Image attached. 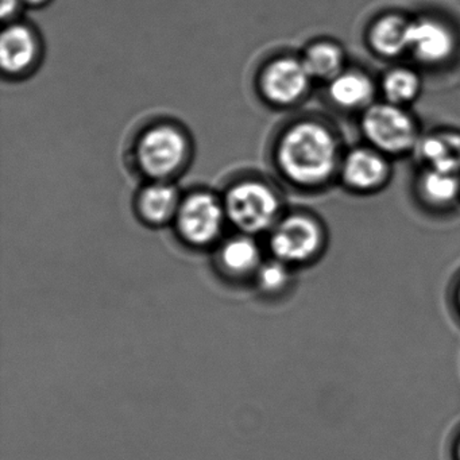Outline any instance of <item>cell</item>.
<instances>
[{"label": "cell", "instance_id": "6da1fadb", "mask_svg": "<svg viewBox=\"0 0 460 460\" xmlns=\"http://www.w3.org/2000/svg\"><path fill=\"white\" fill-rule=\"evenodd\" d=\"M341 144L324 123L301 120L290 126L279 139L277 161L285 177L314 188L327 184L341 168Z\"/></svg>", "mask_w": 460, "mask_h": 460}, {"label": "cell", "instance_id": "7a4b0ae2", "mask_svg": "<svg viewBox=\"0 0 460 460\" xmlns=\"http://www.w3.org/2000/svg\"><path fill=\"white\" fill-rule=\"evenodd\" d=\"M360 131L367 145L387 157L411 155L421 137L408 109L386 101L374 102L362 111Z\"/></svg>", "mask_w": 460, "mask_h": 460}, {"label": "cell", "instance_id": "3957f363", "mask_svg": "<svg viewBox=\"0 0 460 460\" xmlns=\"http://www.w3.org/2000/svg\"><path fill=\"white\" fill-rule=\"evenodd\" d=\"M324 244L322 223L303 214L285 217L274 228L270 238V249L276 260L289 266L304 265L316 260Z\"/></svg>", "mask_w": 460, "mask_h": 460}, {"label": "cell", "instance_id": "277c9868", "mask_svg": "<svg viewBox=\"0 0 460 460\" xmlns=\"http://www.w3.org/2000/svg\"><path fill=\"white\" fill-rule=\"evenodd\" d=\"M226 214L242 231L261 233L273 226L279 217V199L263 182H239L226 198Z\"/></svg>", "mask_w": 460, "mask_h": 460}, {"label": "cell", "instance_id": "5b68a950", "mask_svg": "<svg viewBox=\"0 0 460 460\" xmlns=\"http://www.w3.org/2000/svg\"><path fill=\"white\" fill-rule=\"evenodd\" d=\"M188 144L184 134L173 126H155L139 139V165L145 173L157 179L171 176L179 171L187 157Z\"/></svg>", "mask_w": 460, "mask_h": 460}, {"label": "cell", "instance_id": "8992f818", "mask_svg": "<svg viewBox=\"0 0 460 460\" xmlns=\"http://www.w3.org/2000/svg\"><path fill=\"white\" fill-rule=\"evenodd\" d=\"M456 49V34L446 21L433 15L411 18L408 53L420 64L443 66L454 58Z\"/></svg>", "mask_w": 460, "mask_h": 460}, {"label": "cell", "instance_id": "52a82bcc", "mask_svg": "<svg viewBox=\"0 0 460 460\" xmlns=\"http://www.w3.org/2000/svg\"><path fill=\"white\" fill-rule=\"evenodd\" d=\"M389 158L370 145L354 147L341 158L338 174L347 190L360 195L376 193L392 177Z\"/></svg>", "mask_w": 460, "mask_h": 460}, {"label": "cell", "instance_id": "ba28073f", "mask_svg": "<svg viewBox=\"0 0 460 460\" xmlns=\"http://www.w3.org/2000/svg\"><path fill=\"white\" fill-rule=\"evenodd\" d=\"M311 75L304 66L303 60L281 58L271 61L262 74L261 87L269 102L279 106H292L308 93Z\"/></svg>", "mask_w": 460, "mask_h": 460}, {"label": "cell", "instance_id": "9c48e42d", "mask_svg": "<svg viewBox=\"0 0 460 460\" xmlns=\"http://www.w3.org/2000/svg\"><path fill=\"white\" fill-rule=\"evenodd\" d=\"M222 206L208 193L190 196L177 211V227L193 244H208L219 235L223 225Z\"/></svg>", "mask_w": 460, "mask_h": 460}, {"label": "cell", "instance_id": "30bf717a", "mask_svg": "<svg viewBox=\"0 0 460 460\" xmlns=\"http://www.w3.org/2000/svg\"><path fill=\"white\" fill-rule=\"evenodd\" d=\"M411 155L420 168L460 173V133L438 130L422 134Z\"/></svg>", "mask_w": 460, "mask_h": 460}, {"label": "cell", "instance_id": "8fae6325", "mask_svg": "<svg viewBox=\"0 0 460 460\" xmlns=\"http://www.w3.org/2000/svg\"><path fill=\"white\" fill-rule=\"evenodd\" d=\"M411 18L400 13H385L367 31L368 48L382 58H397L408 53Z\"/></svg>", "mask_w": 460, "mask_h": 460}, {"label": "cell", "instance_id": "7c38bea8", "mask_svg": "<svg viewBox=\"0 0 460 460\" xmlns=\"http://www.w3.org/2000/svg\"><path fill=\"white\" fill-rule=\"evenodd\" d=\"M327 85L328 98L343 111H365L376 98L373 79L358 69H344Z\"/></svg>", "mask_w": 460, "mask_h": 460}, {"label": "cell", "instance_id": "4fadbf2b", "mask_svg": "<svg viewBox=\"0 0 460 460\" xmlns=\"http://www.w3.org/2000/svg\"><path fill=\"white\" fill-rule=\"evenodd\" d=\"M416 193L428 208L435 211L452 208L460 199V173L420 168Z\"/></svg>", "mask_w": 460, "mask_h": 460}, {"label": "cell", "instance_id": "5bb4252c", "mask_svg": "<svg viewBox=\"0 0 460 460\" xmlns=\"http://www.w3.org/2000/svg\"><path fill=\"white\" fill-rule=\"evenodd\" d=\"M37 41L33 33L25 26L7 28L0 40V60L4 72L21 74L36 60Z\"/></svg>", "mask_w": 460, "mask_h": 460}, {"label": "cell", "instance_id": "9a60e30c", "mask_svg": "<svg viewBox=\"0 0 460 460\" xmlns=\"http://www.w3.org/2000/svg\"><path fill=\"white\" fill-rule=\"evenodd\" d=\"M301 60L312 80L319 82L330 83L346 69V52L333 41H317L309 45Z\"/></svg>", "mask_w": 460, "mask_h": 460}, {"label": "cell", "instance_id": "2e32d148", "mask_svg": "<svg viewBox=\"0 0 460 460\" xmlns=\"http://www.w3.org/2000/svg\"><path fill=\"white\" fill-rule=\"evenodd\" d=\"M379 88L384 95V101L397 106L408 107L421 95L422 80L420 75L409 66H394L387 69Z\"/></svg>", "mask_w": 460, "mask_h": 460}, {"label": "cell", "instance_id": "e0dca14e", "mask_svg": "<svg viewBox=\"0 0 460 460\" xmlns=\"http://www.w3.org/2000/svg\"><path fill=\"white\" fill-rule=\"evenodd\" d=\"M139 209L145 219L152 223H164L179 211V199L177 192L172 185H150L142 192L139 199Z\"/></svg>", "mask_w": 460, "mask_h": 460}, {"label": "cell", "instance_id": "ac0fdd59", "mask_svg": "<svg viewBox=\"0 0 460 460\" xmlns=\"http://www.w3.org/2000/svg\"><path fill=\"white\" fill-rule=\"evenodd\" d=\"M220 262L231 274L250 273L260 263V252L252 239L239 236L231 239L220 250Z\"/></svg>", "mask_w": 460, "mask_h": 460}, {"label": "cell", "instance_id": "d6986e66", "mask_svg": "<svg viewBox=\"0 0 460 460\" xmlns=\"http://www.w3.org/2000/svg\"><path fill=\"white\" fill-rule=\"evenodd\" d=\"M292 279L289 265L276 260L273 262L265 263L260 266L258 273V281H260L261 289L268 293H279L287 289Z\"/></svg>", "mask_w": 460, "mask_h": 460}, {"label": "cell", "instance_id": "ffe728a7", "mask_svg": "<svg viewBox=\"0 0 460 460\" xmlns=\"http://www.w3.org/2000/svg\"><path fill=\"white\" fill-rule=\"evenodd\" d=\"M449 304H451L452 314L456 317L457 322H460V276L455 279L454 285L449 293Z\"/></svg>", "mask_w": 460, "mask_h": 460}, {"label": "cell", "instance_id": "44dd1931", "mask_svg": "<svg viewBox=\"0 0 460 460\" xmlns=\"http://www.w3.org/2000/svg\"><path fill=\"white\" fill-rule=\"evenodd\" d=\"M20 0H2V17L6 20L17 12Z\"/></svg>", "mask_w": 460, "mask_h": 460}, {"label": "cell", "instance_id": "7402d4cb", "mask_svg": "<svg viewBox=\"0 0 460 460\" xmlns=\"http://www.w3.org/2000/svg\"><path fill=\"white\" fill-rule=\"evenodd\" d=\"M449 456H451V460H460V428L452 438Z\"/></svg>", "mask_w": 460, "mask_h": 460}, {"label": "cell", "instance_id": "603a6c76", "mask_svg": "<svg viewBox=\"0 0 460 460\" xmlns=\"http://www.w3.org/2000/svg\"><path fill=\"white\" fill-rule=\"evenodd\" d=\"M26 2L31 4H44V2H47V0H26Z\"/></svg>", "mask_w": 460, "mask_h": 460}]
</instances>
